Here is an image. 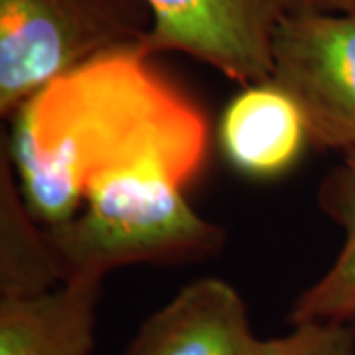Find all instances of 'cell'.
<instances>
[{"mask_svg": "<svg viewBox=\"0 0 355 355\" xmlns=\"http://www.w3.org/2000/svg\"><path fill=\"white\" fill-rule=\"evenodd\" d=\"M2 137L30 214L73 219L93 184L153 156L207 158L209 123L139 46L103 53L40 89Z\"/></svg>", "mask_w": 355, "mask_h": 355, "instance_id": "obj_1", "label": "cell"}, {"mask_svg": "<svg viewBox=\"0 0 355 355\" xmlns=\"http://www.w3.org/2000/svg\"><path fill=\"white\" fill-rule=\"evenodd\" d=\"M153 24L139 44L148 55L184 53L241 85L272 76V40L304 0H142Z\"/></svg>", "mask_w": 355, "mask_h": 355, "instance_id": "obj_5", "label": "cell"}, {"mask_svg": "<svg viewBox=\"0 0 355 355\" xmlns=\"http://www.w3.org/2000/svg\"><path fill=\"white\" fill-rule=\"evenodd\" d=\"M265 355H355V336L347 322L294 324L286 336L266 340Z\"/></svg>", "mask_w": 355, "mask_h": 355, "instance_id": "obj_11", "label": "cell"}, {"mask_svg": "<svg viewBox=\"0 0 355 355\" xmlns=\"http://www.w3.org/2000/svg\"><path fill=\"white\" fill-rule=\"evenodd\" d=\"M318 207L342 229L343 241L330 268L291 308L288 322H345L355 310V156H343L318 188Z\"/></svg>", "mask_w": 355, "mask_h": 355, "instance_id": "obj_9", "label": "cell"}, {"mask_svg": "<svg viewBox=\"0 0 355 355\" xmlns=\"http://www.w3.org/2000/svg\"><path fill=\"white\" fill-rule=\"evenodd\" d=\"M99 277H77L30 296H0V355H89Z\"/></svg>", "mask_w": 355, "mask_h": 355, "instance_id": "obj_8", "label": "cell"}, {"mask_svg": "<svg viewBox=\"0 0 355 355\" xmlns=\"http://www.w3.org/2000/svg\"><path fill=\"white\" fill-rule=\"evenodd\" d=\"M153 24L142 0H0V114L103 53L139 46Z\"/></svg>", "mask_w": 355, "mask_h": 355, "instance_id": "obj_3", "label": "cell"}, {"mask_svg": "<svg viewBox=\"0 0 355 355\" xmlns=\"http://www.w3.org/2000/svg\"><path fill=\"white\" fill-rule=\"evenodd\" d=\"M304 10L349 12V10H355V0H304Z\"/></svg>", "mask_w": 355, "mask_h": 355, "instance_id": "obj_12", "label": "cell"}, {"mask_svg": "<svg viewBox=\"0 0 355 355\" xmlns=\"http://www.w3.org/2000/svg\"><path fill=\"white\" fill-rule=\"evenodd\" d=\"M219 142L229 164L259 180L288 172L310 142L308 123L291 93L266 79L245 85L225 107Z\"/></svg>", "mask_w": 355, "mask_h": 355, "instance_id": "obj_7", "label": "cell"}, {"mask_svg": "<svg viewBox=\"0 0 355 355\" xmlns=\"http://www.w3.org/2000/svg\"><path fill=\"white\" fill-rule=\"evenodd\" d=\"M300 105L310 144L355 156V10H298L272 40V76Z\"/></svg>", "mask_w": 355, "mask_h": 355, "instance_id": "obj_4", "label": "cell"}, {"mask_svg": "<svg viewBox=\"0 0 355 355\" xmlns=\"http://www.w3.org/2000/svg\"><path fill=\"white\" fill-rule=\"evenodd\" d=\"M205 158L153 154L89 188L73 219L46 227L64 279L99 277L130 265H184L221 251L225 229L186 200Z\"/></svg>", "mask_w": 355, "mask_h": 355, "instance_id": "obj_2", "label": "cell"}, {"mask_svg": "<svg viewBox=\"0 0 355 355\" xmlns=\"http://www.w3.org/2000/svg\"><path fill=\"white\" fill-rule=\"evenodd\" d=\"M65 282L48 229L30 214L0 142V296H30Z\"/></svg>", "mask_w": 355, "mask_h": 355, "instance_id": "obj_10", "label": "cell"}, {"mask_svg": "<svg viewBox=\"0 0 355 355\" xmlns=\"http://www.w3.org/2000/svg\"><path fill=\"white\" fill-rule=\"evenodd\" d=\"M247 304L229 282L191 280L142 322L125 355H265Z\"/></svg>", "mask_w": 355, "mask_h": 355, "instance_id": "obj_6", "label": "cell"}, {"mask_svg": "<svg viewBox=\"0 0 355 355\" xmlns=\"http://www.w3.org/2000/svg\"><path fill=\"white\" fill-rule=\"evenodd\" d=\"M345 322H347V326L352 328V331H354V336H355V310L349 314V318H347Z\"/></svg>", "mask_w": 355, "mask_h": 355, "instance_id": "obj_13", "label": "cell"}]
</instances>
